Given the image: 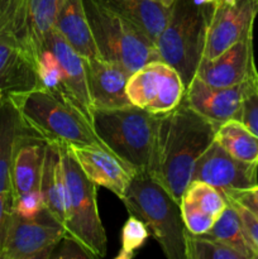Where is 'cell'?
Instances as JSON below:
<instances>
[{
  "label": "cell",
  "mask_w": 258,
  "mask_h": 259,
  "mask_svg": "<svg viewBox=\"0 0 258 259\" xmlns=\"http://www.w3.org/2000/svg\"><path fill=\"white\" fill-rule=\"evenodd\" d=\"M223 195H228V196H232V197H234V199H237V200H242V201H247V202H249V204H252L253 206H255V207H257V209H258L257 205L253 204V202L250 201V200H248L247 197L242 196V195L237 194V192H225V194H223Z\"/></svg>",
  "instance_id": "cell-37"
},
{
  "label": "cell",
  "mask_w": 258,
  "mask_h": 259,
  "mask_svg": "<svg viewBox=\"0 0 258 259\" xmlns=\"http://www.w3.org/2000/svg\"><path fill=\"white\" fill-rule=\"evenodd\" d=\"M83 7L99 56L131 75L147 63L161 60L156 46L123 18L96 0H83Z\"/></svg>",
  "instance_id": "cell-6"
},
{
  "label": "cell",
  "mask_w": 258,
  "mask_h": 259,
  "mask_svg": "<svg viewBox=\"0 0 258 259\" xmlns=\"http://www.w3.org/2000/svg\"><path fill=\"white\" fill-rule=\"evenodd\" d=\"M45 46L55 53L60 63L67 100L80 109L93 123L94 106L88 90L85 58L78 55L56 29L48 35Z\"/></svg>",
  "instance_id": "cell-19"
},
{
  "label": "cell",
  "mask_w": 258,
  "mask_h": 259,
  "mask_svg": "<svg viewBox=\"0 0 258 259\" xmlns=\"http://www.w3.org/2000/svg\"><path fill=\"white\" fill-rule=\"evenodd\" d=\"M214 141L235 158L248 163H258V137L242 121L228 120L220 124L215 132Z\"/></svg>",
  "instance_id": "cell-25"
},
{
  "label": "cell",
  "mask_w": 258,
  "mask_h": 259,
  "mask_svg": "<svg viewBox=\"0 0 258 259\" xmlns=\"http://www.w3.org/2000/svg\"><path fill=\"white\" fill-rule=\"evenodd\" d=\"M257 86L258 71L243 82L228 88L210 86L195 76L182 100L197 114L220 125L228 120L240 121L245 98Z\"/></svg>",
  "instance_id": "cell-10"
},
{
  "label": "cell",
  "mask_w": 258,
  "mask_h": 259,
  "mask_svg": "<svg viewBox=\"0 0 258 259\" xmlns=\"http://www.w3.org/2000/svg\"><path fill=\"white\" fill-rule=\"evenodd\" d=\"M35 67H37L39 88L61 95L67 100L62 70L55 53L47 46H45L35 56Z\"/></svg>",
  "instance_id": "cell-28"
},
{
  "label": "cell",
  "mask_w": 258,
  "mask_h": 259,
  "mask_svg": "<svg viewBox=\"0 0 258 259\" xmlns=\"http://www.w3.org/2000/svg\"><path fill=\"white\" fill-rule=\"evenodd\" d=\"M60 147L67 185L65 233L82 244L95 259L103 258L108 249V240L99 215L96 185L85 176L66 146Z\"/></svg>",
  "instance_id": "cell-7"
},
{
  "label": "cell",
  "mask_w": 258,
  "mask_h": 259,
  "mask_svg": "<svg viewBox=\"0 0 258 259\" xmlns=\"http://www.w3.org/2000/svg\"><path fill=\"white\" fill-rule=\"evenodd\" d=\"M205 235H209V237L229 245L233 249L239 252L245 259H255L252 247L245 235L242 220H240L237 210L229 202L219 219L215 222L209 232L205 233Z\"/></svg>",
  "instance_id": "cell-26"
},
{
  "label": "cell",
  "mask_w": 258,
  "mask_h": 259,
  "mask_svg": "<svg viewBox=\"0 0 258 259\" xmlns=\"http://www.w3.org/2000/svg\"><path fill=\"white\" fill-rule=\"evenodd\" d=\"M224 195L202 181H191L180 200L185 227L192 234H205L227 207Z\"/></svg>",
  "instance_id": "cell-17"
},
{
  "label": "cell",
  "mask_w": 258,
  "mask_h": 259,
  "mask_svg": "<svg viewBox=\"0 0 258 259\" xmlns=\"http://www.w3.org/2000/svg\"><path fill=\"white\" fill-rule=\"evenodd\" d=\"M258 0H212L202 58L217 57L253 30Z\"/></svg>",
  "instance_id": "cell-11"
},
{
  "label": "cell",
  "mask_w": 258,
  "mask_h": 259,
  "mask_svg": "<svg viewBox=\"0 0 258 259\" xmlns=\"http://www.w3.org/2000/svg\"><path fill=\"white\" fill-rule=\"evenodd\" d=\"M149 237L146 224L138 218L129 215L128 220L121 229V249L115 259H131L137 250L143 247Z\"/></svg>",
  "instance_id": "cell-30"
},
{
  "label": "cell",
  "mask_w": 258,
  "mask_h": 259,
  "mask_svg": "<svg viewBox=\"0 0 258 259\" xmlns=\"http://www.w3.org/2000/svg\"><path fill=\"white\" fill-rule=\"evenodd\" d=\"M257 93H258V86H257Z\"/></svg>",
  "instance_id": "cell-40"
},
{
  "label": "cell",
  "mask_w": 258,
  "mask_h": 259,
  "mask_svg": "<svg viewBox=\"0 0 258 259\" xmlns=\"http://www.w3.org/2000/svg\"><path fill=\"white\" fill-rule=\"evenodd\" d=\"M257 72L253 53V30L228 50L212 58H202L196 77L215 88H228L243 82Z\"/></svg>",
  "instance_id": "cell-13"
},
{
  "label": "cell",
  "mask_w": 258,
  "mask_h": 259,
  "mask_svg": "<svg viewBox=\"0 0 258 259\" xmlns=\"http://www.w3.org/2000/svg\"><path fill=\"white\" fill-rule=\"evenodd\" d=\"M212 0H175L156 42L159 58L182 78L185 90L202 60Z\"/></svg>",
  "instance_id": "cell-5"
},
{
  "label": "cell",
  "mask_w": 258,
  "mask_h": 259,
  "mask_svg": "<svg viewBox=\"0 0 258 259\" xmlns=\"http://www.w3.org/2000/svg\"><path fill=\"white\" fill-rule=\"evenodd\" d=\"M126 95L132 105L152 114H166L180 105L185 85L171 65L156 60L132 73L126 83Z\"/></svg>",
  "instance_id": "cell-8"
},
{
  "label": "cell",
  "mask_w": 258,
  "mask_h": 259,
  "mask_svg": "<svg viewBox=\"0 0 258 259\" xmlns=\"http://www.w3.org/2000/svg\"><path fill=\"white\" fill-rule=\"evenodd\" d=\"M13 211V196L12 191L0 194V249L4 242L5 230H7L8 220Z\"/></svg>",
  "instance_id": "cell-35"
},
{
  "label": "cell",
  "mask_w": 258,
  "mask_h": 259,
  "mask_svg": "<svg viewBox=\"0 0 258 259\" xmlns=\"http://www.w3.org/2000/svg\"><path fill=\"white\" fill-rule=\"evenodd\" d=\"M25 129L17 106L3 94L0 98V194L12 191V163L15 144Z\"/></svg>",
  "instance_id": "cell-23"
},
{
  "label": "cell",
  "mask_w": 258,
  "mask_h": 259,
  "mask_svg": "<svg viewBox=\"0 0 258 259\" xmlns=\"http://www.w3.org/2000/svg\"><path fill=\"white\" fill-rule=\"evenodd\" d=\"M65 234V229L52 219H24L12 211L0 259H51Z\"/></svg>",
  "instance_id": "cell-9"
},
{
  "label": "cell",
  "mask_w": 258,
  "mask_h": 259,
  "mask_svg": "<svg viewBox=\"0 0 258 259\" xmlns=\"http://www.w3.org/2000/svg\"><path fill=\"white\" fill-rule=\"evenodd\" d=\"M186 259H245L229 245L205 234L186 230Z\"/></svg>",
  "instance_id": "cell-27"
},
{
  "label": "cell",
  "mask_w": 258,
  "mask_h": 259,
  "mask_svg": "<svg viewBox=\"0 0 258 259\" xmlns=\"http://www.w3.org/2000/svg\"><path fill=\"white\" fill-rule=\"evenodd\" d=\"M51 259H95L82 244L65 234L53 250Z\"/></svg>",
  "instance_id": "cell-33"
},
{
  "label": "cell",
  "mask_w": 258,
  "mask_h": 259,
  "mask_svg": "<svg viewBox=\"0 0 258 259\" xmlns=\"http://www.w3.org/2000/svg\"><path fill=\"white\" fill-rule=\"evenodd\" d=\"M133 25L154 46L166 25L169 8L153 0H96Z\"/></svg>",
  "instance_id": "cell-21"
},
{
  "label": "cell",
  "mask_w": 258,
  "mask_h": 259,
  "mask_svg": "<svg viewBox=\"0 0 258 259\" xmlns=\"http://www.w3.org/2000/svg\"><path fill=\"white\" fill-rule=\"evenodd\" d=\"M66 149L96 186L109 190L120 200L125 196L136 172L115 154L101 146H66Z\"/></svg>",
  "instance_id": "cell-14"
},
{
  "label": "cell",
  "mask_w": 258,
  "mask_h": 259,
  "mask_svg": "<svg viewBox=\"0 0 258 259\" xmlns=\"http://www.w3.org/2000/svg\"><path fill=\"white\" fill-rule=\"evenodd\" d=\"M38 88L33 56L15 35L0 33V94H19Z\"/></svg>",
  "instance_id": "cell-16"
},
{
  "label": "cell",
  "mask_w": 258,
  "mask_h": 259,
  "mask_svg": "<svg viewBox=\"0 0 258 259\" xmlns=\"http://www.w3.org/2000/svg\"><path fill=\"white\" fill-rule=\"evenodd\" d=\"M224 196L227 201L237 210L238 215H239L240 220H242L248 242H249L250 247H252L255 259H258V217L249 207H247L244 204L235 200L234 197L228 196V195H224Z\"/></svg>",
  "instance_id": "cell-31"
},
{
  "label": "cell",
  "mask_w": 258,
  "mask_h": 259,
  "mask_svg": "<svg viewBox=\"0 0 258 259\" xmlns=\"http://www.w3.org/2000/svg\"><path fill=\"white\" fill-rule=\"evenodd\" d=\"M129 215L146 224L168 259H186V227L180 202L149 174H136L121 199Z\"/></svg>",
  "instance_id": "cell-4"
},
{
  "label": "cell",
  "mask_w": 258,
  "mask_h": 259,
  "mask_svg": "<svg viewBox=\"0 0 258 259\" xmlns=\"http://www.w3.org/2000/svg\"><path fill=\"white\" fill-rule=\"evenodd\" d=\"M153 2L158 3V4L163 5V7H166V8H171V5L174 4L175 0H153Z\"/></svg>",
  "instance_id": "cell-38"
},
{
  "label": "cell",
  "mask_w": 258,
  "mask_h": 259,
  "mask_svg": "<svg viewBox=\"0 0 258 259\" xmlns=\"http://www.w3.org/2000/svg\"><path fill=\"white\" fill-rule=\"evenodd\" d=\"M7 95L17 106L25 128L47 143L105 147L90 119L61 95L40 88Z\"/></svg>",
  "instance_id": "cell-2"
},
{
  "label": "cell",
  "mask_w": 258,
  "mask_h": 259,
  "mask_svg": "<svg viewBox=\"0 0 258 259\" xmlns=\"http://www.w3.org/2000/svg\"><path fill=\"white\" fill-rule=\"evenodd\" d=\"M243 124L258 137V93L257 89L248 94L243 104L242 119Z\"/></svg>",
  "instance_id": "cell-34"
},
{
  "label": "cell",
  "mask_w": 258,
  "mask_h": 259,
  "mask_svg": "<svg viewBox=\"0 0 258 259\" xmlns=\"http://www.w3.org/2000/svg\"><path fill=\"white\" fill-rule=\"evenodd\" d=\"M43 206L48 217L65 229L67 212V185L63 169L62 151L57 144L47 143L39 187Z\"/></svg>",
  "instance_id": "cell-20"
},
{
  "label": "cell",
  "mask_w": 258,
  "mask_h": 259,
  "mask_svg": "<svg viewBox=\"0 0 258 259\" xmlns=\"http://www.w3.org/2000/svg\"><path fill=\"white\" fill-rule=\"evenodd\" d=\"M161 114L134 105L94 109L93 126L104 146L136 174L151 175Z\"/></svg>",
  "instance_id": "cell-3"
},
{
  "label": "cell",
  "mask_w": 258,
  "mask_h": 259,
  "mask_svg": "<svg viewBox=\"0 0 258 259\" xmlns=\"http://www.w3.org/2000/svg\"><path fill=\"white\" fill-rule=\"evenodd\" d=\"M13 211L24 219H39L42 215H47L40 191L27 192L13 199Z\"/></svg>",
  "instance_id": "cell-32"
},
{
  "label": "cell",
  "mask_w": 258,
  "mask_h": 259,
  "mask_svg": "<svg viewBox=\"0 0 258 259\" xmlns=\"http://www.w3.org/2000/svg\"><path fill=\"white\" fill-rule=\"evenodd\" d=\"M257 172L258 163L235 158L214 141L195 164L191 181L206 182L222 194L245 191L258 185Z\"/></svg>",
  "instance_id": "cell-12"
},
{
  "label": "cell",
  "mask_w": 258,
  "mask_h": 259,
  "mask_svg": "<svg viewBox=\"0 0 258 259\" xmlns=\"http://www.w3.org/2000/svg\"><path fill=\"white\" fill-rule=\"evenodd\" d=\"M230 192H237V194L247 197L248 200H250L253 204H255L258 206V185H255V186L252 187V189L245 190V191H230Z\"/></svg>",
  "instance_id": "cell-36"
},
{
  "label": "cell",
  "mask_w": 258,
  "mask_h": 259,
  "mask_svg": "<svg viewBox=\"0 0 258 259\" xmlns=\"http://www.w3.org/2000/svg\"><path fill=\"white\" fill-rule=\"evenodd\" d=\"M47 142L28 131H23L15 144L12 163V196L39 191Z\"/></svg>",
  "instance_id": "cell-18"
},
{
  "label": "cell",
  "mask_w": 258,
  "mask_h": 259,
  "mask_svg": "<svg viewBox=\"0 0 258 259\" xmlns=\"http://www.w3.org/2000/svg\"><path fill=\"white\" fill-rule=\"evenodd\" d=\"M218 126L184 100L174 110L161 114L151 176L179 202L191 182L195 164L214 142Z\"/></svg>",
  "instance_id": "cell-1"
},
{
  "label": "cell",
  "mask_w": 258,
  "mask_h": 259,
  "mask_svg": "<svg viewBox=\"0 0 258 259\" xmlns=\"http://www.w3.org/2000/svg\"><path fill=\"white\" fill-rule=\"evenodd\" d=\"M65 0H27L24 24V46L35 61L45 47L48 35L55 29L56 18Z\"/></svg>",
  "instance_id": "cell-24"
},
{
  "label": "cell",
  "mask_w": 258,
  "mask_h": 259,
  "mask_svg": "<svg viewBox=\"0 0 258 259\" xmlns=\"http://www.w3.org/2000/svg\"><path fill=\"white\" fill-rule=\"evenodd\" d=\"M55 29L83 58L99 55L83 0H65L56 18Z\"/></svg>",
  "instance_id": "cell-22"
},
{
  "label": "cell",
  "mask_w": 258,
  "mask_h": 259,
  "mask_svg": "<svg viewBox=\"0 0 258 259\" xmlns=\"http://www.w3.org/2000/svg\"><path fill=\"white\" fill-rule=\"evenodd\" d=\"M27 0H0V33L15 35L24 45Z\"/></svg>",
  "instance_id": "cell-29"
},
{
  "label": "cell",
  "mask_w": 258,
  "mask_h": 259,
  "mask_svg": "<svg viewBox=\"0 0 258 259\" xmlns=\"http://www.w3.org/2000/svg\"><path fill=\"white\" fill-rule=\"evenodd\" d=\"M2 95H3V94H0V98H2Z\"/></svg>",
  "instance_id": "cell-39"
},
{
  "label": "cell",
  "mask_w": 258,
  "mask_h": 259,
  "mask_svg": "<svg viewBox=\"0 0 258 259\" xmlns=\"http://www.w3.org/2000/svg\"><path fill=\"white\" fill-rule=\"evenodd\" d=\"M86 81L94 109H115L131 105L126 83L131 73L101 56L85 58Z\"/></svg>",
  "instance_id": "cell-15"
}]
</instances>
